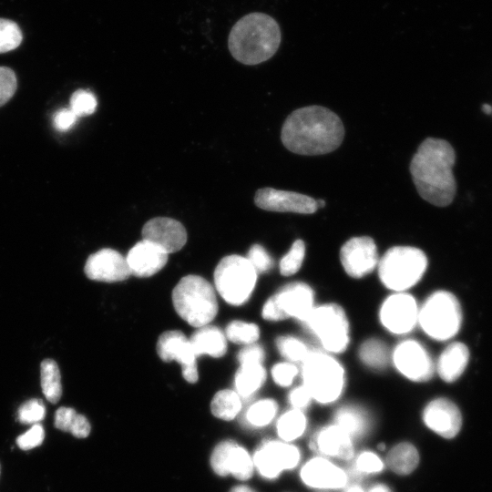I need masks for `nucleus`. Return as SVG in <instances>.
Masks as SVG:
<instances>
[{
	"label": "nucleus",
	"mask_w": 492,
	"mask_h": 492,
	"mask_svg": "<svg viewBox=\"0 0 492 492\" xmlns=\"http://www.w3.org/2000/svg\"><path fill=\"white\" fill-rule=\"evenodd\" d=\"M344 128L341 118L322 106H309L292 111L285 119L282 142L290 151L306 156L323 155L342 143Z\"/></svg>",
	"instance_id": "obj_1"
},
{
	"label": "nucleus",
	"mask_w": 492,
	"mask_h": 492,
	"mask_svg": "<svg viewBox=\"0 0 492 492\" xmlns=\"http://www.w3.org/2000/svg\"><path fill=\"white\" fill-rule=\"evenodd\" d=\"M455 161V150L446 140L427 138L419 145L409 169L422 199L438 207L453 201L456 191Z\"/></svg>",
	"instance_id": "obj_2"
},
{
	"label": "nucleus",
	"mask_w": 492,
	"mask_h": 492,
	"mask_svg": "<svg viewBox=\"0 0 492 492\" xmlns=\"http://www.w3.org/2000/svg\"><path fill=\"white\" fill-rule=\"evenodd\" d=\"M282 34L274 18L261 12L250 13L231 27L228 46L231 56L244 65L270 59L278 50Z\"/></svg>",
	"instance_id": "obj_3"
},
{
	"label": "nucleus",
	"mask_w": 492,
	"mask_h": 492,
	"mask_svg": "<svg viewBox=\"0 0 492 492\" xmlns=\"http://www.w3.org/2000/svg\"><path fill=\"white\" fill-rule=\"evenodd\" d=\"M301 374L302 384L319 404L334 403L343 395L346 374L343 364L333 354L312 349L302 363Z\"/></svg>",
	"instance_id": "obj_4"
},
{
	"label": "nucleus",
	"mask_w": 492,
	"mask_h": 492,
	"mask_svg": "<svg viewBox=\"0 0 492 492\" xmlns=\"http://www.w3.org/2000/svg\"><path fill=\"white\" fill-rule=\"evenodd\" d=\"M427 264V257L422 250L394 246L379 259L378 276L382 284L393 292H407L423 278Z\"/></svg>",
	"instance_id": "obj_5"
},
{
	"label": "nucleus",
	"mask_w": 492,
	"mask_h": 492,
	"mask_svg": "<svg viewBox=\"0 0 492 492\" xmlns=\"http://www.w3.org/2000/svg\"><path fill=\"white\" fill-rule=\"evenodd\" d=\"M172 302L177 313L198 328L209 324L218 313L212 285L199 275L190 274L180 279L173 289Z\"/></svg>",
	"instance_id": "obj_6"
},
{
	"label": "nucleus",
	"mask_w": 492,
	"mask_h": 492,
	"mask_svg": "<svg viewBox=\"0 0 492 492\" xmlns=\"http://www.w3.org/2000/svg\"><path fill=\"white\" fill-rule=\"evenodd\" d=\"M302 323L323 351L334 355L347 349L351 340L350 323L339 304L329 302L315 305Z\"/></svg>",
	"instance_id": "obj_7"
},
{
	"label": "nucleus",
	"mask_w": 492,
	"mask_h": 492,
	"mask_svg": "<svg viewBox=\"0 0 492 492\" xmlns=\"http://www.w3.org/2000/svg\"><path fill=\"white\" fill-rule=\"evenodd\" d=\"M462 323V310L456 297L447 291L431 293L419 306L418 324L424 333L436 341L454 337Z\"/></svg>",
	"instance_id": "obj_8"
},
{
	"label": "nucleus",
	"mask_w": 492,
	"mask_h": 492,
	"mask_svg": "<svg viewBox=\"0 0 492 492\" xmlns=\"http://www.w3.org/2000/svg\"><path fill=\"white\" fill-rule=\"evenodd\" d=\"M257 273L246 257L229 255L220 261L214 271L215 287L228 303L241 305L255 288Z\"/></svg>",
	"instance_id": "obj_9"
},
{
	"label": "nucleus",
	"mask_w": 492,
	"mask_h": 492,
	"mask_svg": "<svg viewBox=\"0 0 492 492\" xmlns=\"http://www.w3.org/2000/svg\"><path fill=\"white\" fill-rule=\"evenodd\" d=\"M315 293L303 282H294L282 287L263 304L261 315L271 322L289 318L303 322L315 307Z\"/></svg>",
	"instance_id": "obj_10"
},
{
	"label": "nucleus",
	"mask_w": 492,
	"mask_h": 492,
	"mask_svg": "<svg viewBox=\"0 0 492 492\" xmlns=\"http://www.w3.org/2000/svg\"><path fill=\"white\" fill-rule=\"evenodd\" d=\"M419 306L407 292H393L379 308L381 325L390 333L405 335L418 324Z\"/></svg>",
	"instance_id": "obj_11"
},
{
	"label": "nucleus",
	"mask_w": 492,
	"mask_h": 492,
	"mask_svg": "<svg viewBox=\"0 0 492 492\" xmlns=\"http://www.w3.org/2000/svg\"><path fill=\"white\" fill-rule=\"evenodd\" d=\"M391 361L396 371L406 379L423 383L432 378L435 364L425 347L416 340L400 342L391 354Z\"/></svg>",
	"instance_id": "obj_12"
},
{
	"label": "nucleus",
	"mask_w": 492,
	"mask_h": 492,
	"mask_svg": "<svg viewBox=\"0 0 492 492\" xmlns=\"http://www.w3.org/2000/svg\"><path fill=\"white\" fill-rule=\"evenodd\" d=\"M379 255L374 241L369 236L353 237L340 250V261L344 272L352 278L361 279L377 268Z\"/></svg>",
	"instance_id": "obj_13"
},
{
	"label": "nucleus",
	"mask_w": 492,
	"mask_h": 492,
	"mask_svg": "<svg viewBox=\"0 0 492 492\" xmlns=\"http://www.w3.org/2000/svg\"><path fill=\"white\" fill-rule=\"evenodd\" d=\"M299 449L288 442L269 440L253 456V463L266 478H275L282 471L294 468L300 461Z\"/></svg>",
	"instance_id": "obj_14"
},
{
	"label": "nucleus",
	"mask_w": 492,
	"mask_h": 492,
	"mask_svg": "<svg viewBox=\"0 0 492 492\" xmlns=\"http://www.w3.org/2000/svg\"><path fill=\"white\" fill-rule=\"evenodd\" d=\"M157 353L164 362L176 360L181 365V373L189 383H196L199 373L196 355L190 340L180 331H166L158 339Z\"/></svg>",
	"instance_id": "obj_15"
},
{
	"label": "nucleus",
	"mask_w": 492,
	"mask_h": 492,
	"mask_svg": "<svg viewBox=\"0 0 492 492\" xmlns=\"http://www.w3.org/2000/svg\"><path fill=\"white\" fill-rule=\"evenodd\" d=\"M213 471L225 477L232 474L240 480H248L253 474L254 463L248 451L236 442L227 440L218 444L210 456Z\"/></svg>",
	"instance_id": "obj_16"
},
{
	"label": "nucleus",
	"mask_w": 492,
	"mask_h": 492,
	"mask_svg": "<svg viewBox=\"0 0 492 492\" xmlns=\"http://www.w3.org/2000/svg\"><path fill=\"white\" fill-rule=\"evenodd\" d=\"M254 203L268 211L301 214L314 213L319 208L317 200L310 196L273 188L259 189L255 193Z\"/></svg>",
	"instance_id": "obj_17"
},
{
	"label": "nucleus",
	"mask_w": 492,
	"mask_h": 492,
	"mask_svg": "<svg viewBox=\"0 0 492 492\" xmlns=\"http://www.w3.org/2000/svg\"><path fill=\"white\" fill-rule=\"evenodd\" d=\"M84 272L90 280L106 282L124 281L131 275L126 258L109 248L101 249L89 255Z\"/></svg>",
	"instance_id": "obj_18"
},
{
	"label": "nucleus",
	"mask_w": 492,
	"mask_h": 492,
	"mask_svg": "<svg viewBox=\"0 0 492 492\" xmlns=\"http://www.w3.org/2000/svg\"><path fill=\"white\" fill-rule=\"evenodd\" d=\"M425 425L444 438H453L460 431L462 416L458 407L446 398L430 401L423 411Z\"/></svg>",
	"instance_id": "obj_19"
},
{
	"label": "nucleus",
	"mask_w": 492,
	"mask_h": 492,
	"mask_svg": "<svg viewBox=\"0 0 492 492\" xmlns=\"http://www.w3.org/2000/svg\"><path fill=\"white\" fill-rule=\"evenodd\" d=\"M142 240L148 241L168 254L179 251L187 241V231L178 220L156 217L148 220L141 231Z\"/></svg>",
	"instance_id": "obj_20"
},
{
	"label": "nucleus",
	"mask_w": 492,
	"mask_h": 492,
	"mask_svg": "<svg viewBox=\"0 0 492 492\" xmlns=\"http://www.w3.org/2000/svg\"><path fill=\"white\" fill-rule=\"evenodd\" d=\"M302 482L319 489H337L347 483L346 473L325 457H313L307 461L300 473Z\"/></svg>",
	"instance_id": "obj_21"
},
{
	"label": "nucleus",
	"mask_w": 492,
	"mask_h": 492,
	"mask_svg": "<svg viewBox=\"0 0 492 492\" xmlns=\"http://www.w3.org/2000/svg\"><path fill=\"white\" fill-rule=\"evenodd\" d=\"M169 254L159 246L142 240L128 251L126 260L131 274L144 278L159 272L168 262Z\"/></svg>",
	"instance_id": "obj_22"
},
{
	"label": "nucleus",
	"mask_w": 492,
	"mask_h": 492,
	"mask_svg": "<svg viewBox=\"0 0 492 492\" xmlns=\"http://www.w3.org/2000/svg\"><path fill=\"white\" fill-rule=\"evenodd\" d=\"M312 445L314 450L326 456L347 460L354 456L353 438L336 425L320 429Z\"/></svg>",
	"instance_id": "obj_23"
},
{
	"label": "nucleus",
	"mask_w": 492,
	"mask_h": 492,
	"mask_svg": "<svg viewBox=\"0 0 492 492\" xmlns=\"http://www.w3.org/2000/svg\"><path fill=\"white\" fill-rule=\"evenodd\" d=\"M469 360V351L460 342L450 343L438 357L436 370L446 383L456 381L464 373Z\"/></svg>",
	"instance_id": "obj_24"
},
{
	"label": "nucleus",
	"mask_w": 492,
	"mask_h": 492,
	"mask_svg": "<svg viewBox=\"0 0 492 492\" xmlns=\"http://www.w3.org/2000/svg\"><path fill=\"white\" fill-rule=\"evenodd\" d=\"M189 340L196 357L208 354L219 358L227 352L226 335L214 325L207 324L200 327Z\"/></svg>",
	"instance_id": "obj_25"
},
{
	"label": "nucleus",
	"mask_w": 492,
	"mask_h": 492,
	"mask_svg": "<svg viewBox=\"0 0 492 492\" xmlns=\"http://www.w3.org/2000/svg\"><path fill=\"white\" fill-rule=\"evenodd\" d=\"M334 425L352 438H356L366 433L369 427V420L365 412L360 407L345 405L336 411Z\"/></svg>",
	"instance_id": "obj_26"
},
{
	"label": "nucleus",
	"mask_w": 492,
	"mask_h": 492,
	"mask_svg": "<svg viewBox=\"0 0 492 492\" xmlns=\"http://www.w3.org/2000/svg\"><path fill=\"white\" fill-rule=\"evenodd\" d=\"M386 462L397 475L412 473L419 463V454L415 446L408 442L399 443L388 453Z\"/></svg>",
	"instance_id": "obj_27"
},
{
	"label": "nucleus",
	"mask_w": 492,
	"mask_h": 492,
	"mask_svg": "<svg viewBox=\"0 0 492 492\" xmlns=\"http://www.w3.org/2000/svg\"><path fill=\"white\" fill-rule=\"evenodd\" d=\"M266 375L262 364L240 365L234 378L236 392L242 397L252 395L262 386Z\"/></svg>",
	"instance_id": "obj_28"
},
{
	"label": "nucleus",
	"mask_w": 492,
	"mask_h": 492,
	"mask_svg": "<svg viewBox=\"0 0 492 492\" xmlns=\"http://www.w3.org/2000/svg\"><path fill=\"white\" fill-rule=\"evenodd\" d=\"M54 425L56 428L68 432L77 438L88 436L91 430V425L86 416L66 406H61L56 411Z\"/></svg>",
	"instance_id": "obj_29"
},
{
	"label": "nucleus",
	"mask_w": 492,
	"mask_h": 492,
	"mask_svg": "<svg viewBox=\"0 0 492 492\" xmlns=\"http://www.w3.org/2000/svg\"><path fill=\"white\" fill-rule=\"evenodd\" d=\"M40 384L46 400L56 404L62 396L61 374L56 362L44 359L40 364Z\"/></svg>",
	"instance_id": "obj_30"
},
{
	"label": "nucleus",
	"mask_w": 492,
	"mask_h": 492,
	"mask_svg": "<svg viewBox=\"0 0 492 492\" xmlns=\"http://www.w3.org/2000/svg\"><path fill=\"white\" fill-rule=\"evenodd\" d=\"M362 363L368 368L382 370L391 360V354L385 343L378 338H369L363 342L358 350Z\"/></svg>",
	"instance_id": "obj_31"
},
{
	"label": "nucleus",
	"mask_w": 492,
	"mask_h": 492,
	"mask_svg": "<svg viewBox=\"0 0 492 492\" xmlns=\"http://www.w3.org/2000/svg\"><path fill=\"white\" fill-rule=\"evenodd\" d=\"M241 408V396L236 391L231 389L217 392L210 403L212 415L226 421L234 419Z\"/></svg>",
	"instance_id": "obj_32"
},
{
	"label": "nucleus",
	"mask_w": 492,
	"mask_h": 492,
	"mask_svg": "<svg viewBox=\"0 0 492 492\" xmlns=\"http://www.w3.org/2000/svg\"><path fill=\"white\" fill-rule=\"evenodd\" d=\"M307 418L302 410L291 409L282 415L277 422L278 436L285 442L299 438L305 431Z\"/></svg>",
	"instance_id": "obj_33"
},
{
	"label": "nucleus",
	"mask_w": 492,
	"mask_h": 492,
	"mask_svg": "<svg viewBox=\"0 0 492 492\" xmlns=\"http://www.w3.org/2000/svg\"><path fill=\"white\" fill-rule=\"evenodd\" d=\"M276 347L285 361L302 364L311 350L306 343L293 335H282L276 338Z\"/></svg>",
	"instance_id": "obj_34"
},
{
	"label": "nucleus",
	"mask_w": 492,
	"mask_h": 492,
	"mask_svg": "<svg viewBox=\"0 0 492 492\" xmlns=\"http://www.w3.org/2000/svg\"><path fill=\"white\" fill-rule=\"evenodd\" d=\"M226 338L237 344H251L260 337V329L256 323L232 321L225 330Z\"/></svg>",
	"instance_id": "obj_35"
},
{
	"label": "nucleus",
	"mask_w": 492,
	"mask_h": 492,
	"mask_svg": "<svg viewBox=\"0 0 492 492\" xmlns=\"http://www.w3.org/2000/svg\"><path fill=\"white\" fill-rule=\"evenodd\" d=\"M278 405L273 399H261L255 402L247 411V420L254 426H264L275 417Z\"/></svg>",
	"instance_id": "obj_36"
},
{
	"label": "nucleus",
	"mask_w": 492,
	"mask_h": 492,
	"mask_svg": "<svg viewBox=\"0 0 492 492\" xmlns=\"http://www.w3.org/2000/svg\"><path fill=\"white\" fill-rule=\"evenodd\" d=\"M305 253L304 241L300 239L294 241L289 251L280 261L279 268L281 274L283 276L295 274L303 263Z\"/></svg>",
	"instance_id": "obj_37"
},
{
	"label": "nucleus",
	"mask_w": 492,
	"mask_h": 492,
	"mask_svg": "<svg viewBox=\"0 0 492 492\" xmlns=\"http://www.w3.org/2000/svg\"><path fill=\"white\" fill-rule=\"evenodd\" d=\"M22 38V31L16 23L0 18V54L15 49Z\"/></svg>",
	"instance_id": "obj_38"
},
{
	"label": "nucleus",
	"mask_w": 492,
	"mask_h": 492,
	"mask_svg": "<svg viewBox=\"0 0 492 492\" xmlns=\"http://www.w3.org/2000/svg\"><path fill=\"white\" fill-rule=\"evenodd\" d=\"M71 110L79 118L93 114L97 108L96 96L89 90H76L69 101Z\"/></svg>",
	"instance_id": "obj_39"
},
{
	"label": "nucleus",
	"mask_w": 492,
	"mask_h": 492,
	"mask_svg": "<svg viewBox=\"0 0 492 492\" xmlns=\"http://www.w3.org/2000/svg\"><path fill=\"white\" fill-rule=\"evenodd\" d=\"M45 415L46 407L43 401L38 398L26 400L17 410V420L24 425L37 424Z\"/></svg>",
	"instance_id": "obj_40"
},
{
	"label": "nucleus",
	"mask_w": 492,
	"mask_h": 492,
	"mask_svg": "<svg viewBox=\"0 0 492 492\" xmlns=\"http://www.w3.org/2000/svg\"><path fill=\"white\" fill-rule=\"evenodd\" d=\"M299 373L297 365L287 361L275 364L271 370L274 383L282 387L292 385Z\"/></svg>",
	"instance_id": "obj_41"
},
{
	"label": "nucleus",
	"mask_w": 492,
	"mask_h": 492,
	"mask_svg": "<svg viewBox=\"0 0 492 492\" xmlns=\"http://www.w3.org/2000/svg\"><path fill=\"white\" fill-rule=\"evenodd\" d=\"M384 468V462L374 452H362L355 459L354 470L356 474H375Z\"/></svg>",
	"instance_id": "obj_42"
},
{
	"label": "nucleus",
	"mask_w": 492,
	"mask_h": 492,
	"mask_svg": "<svg viewBox=\"0 0 492 492\" xmlns=\"http://www.w3.org/2000/svg\"><path fill=\"white\" fill-rule=\"evenodd\" d=\"M17 81L15 72L6 67H0V107L15 94Z\"/></svg>",
	"instance_id": "obj_43"
},
{
	"label": "nucleus",
	"mask_w": 492,
	"mask_h": 492,
	"mask_svg": "<svg viewBox=\"0 0 492 492\" xmlns=\"http://www.w3.org/2000/svg\"><path fill=\"white\" fill-rule=\"evenodd\" d=\"M257 272H265L269 271L273 264L272 258L268 251L260 244H253L246 257Z\"/></svg>",
	"instance_id": "obj_44"
},
{
	"label": "nucleus",
	"mask_w": 492,
	"mask_h": 492,
	"mask_svg": "<svg viewBox=\"0 0 492 492\" xmlns=\"http://www.w3.org/2000/svg\"><path fill=\"white\" fill-rule=\"evenodd\" d=\"M45 438V431L40 424H35L26 433L16 437V445L22 450H30L39 446Z\"/></svg>",
	"instance_id": "obj_45"
},
{
	"label": "nucleus",
	"mask_w": 492,
	"mask_h": 492,
	"mask_svg": "<svg viewBox=\"0 0 492 492\" xmlns=\"http://www.w3.org/2000/svg\"><path fill=\"white\" fill-rule=\"evenodd\" d=\"M240 365L262 364L265 359L263 347L257 343L245 345L237 355Z\"/></svg>",
	"instance_id": "obj_46"
},
{
	"label": "nucleus",
	"mask_w": 492,
	"mask_h": 492,
	"mask_svg": "<svg viewBox=\"0 0 492 492\" xmlns=\"http://www.w3.org/2000/svg\"><path fill=\"white\" fill-rule=\"evenodd\" d=\"M77 118L70 108H63L53 116V126L56 130L65 132L74 127Z\"/></svg>",
	"instance_id": "obj_47"
},
{
	"label": "nucleus",
	"mask_w": 492,
	"mask_h": 492,
	"mask_svg": "<svg viewBox=\"0 0 492 492\" xmlns=\"http://www.w3.org/2000/svg\"><path fill=\"white\" fill-rule=\"evenodd\" d=\"M288 399L292 408L299 410L307 408L313 400L311 393L302 384L292 389Z\"/></svg>",
	"instance_id": "obj_48"
},
{
	"label": "nucleus",
	"mask_w": 492,
	"mask_h": 492,
	"mask_svg": "<svg viewBox=\"0 0 492 492\" xmlns=\"http://www.w3.org/2000/svg\"><path fill=\"white\" fill-rule=\"evenodd\" d=\"M368 492H391L387 486L377 484L372 487Z\"/></svg>",
	"instance_id": "obj_49"
},
{
	"label": "nucleus",
	"mask_w": 492,
	"mask_h": 492,
	"mask_svg": "<svg viewBox=\"0 0 492 492\" xmlns=\"http://www.w3.org/2000/svg\"><path fill=\"white\" fill-rule=\"evenodd\" d=\"M230 492H255L252 488L250 487L244 486V485H239L236 487H233Z\"/></svg>",
	"instance_id": "obj_50"
},
{
	"label": "nucleus",
	"mask_w": 492,
	"mask_h": 492,
	"mask_svg": "<svg viewBox=\"0 0 492 492\" xmlns=\"http://www.w3.org/2000/svg\"><path fill=\"white\" fill-rule=\"evenodd\" d=\"M346 492H364V490L359 486L354 485V486H351L350 487H348Z\"/></svg>",
	"instance_id": "obj_51"
},
{
	"label": "nucleus",
	"mask_w": 492,
	"mask_h": 492,
	"mask_svg": "<svg viewBox=\"0 0 492 492\" xmlns=\"http://www.w3.org/2000/svg\"><path fill=\"white\" fill-rule=\"evenodd\" d=\"M482 110L486 113V114H490L492 112V107L488 104H484L482 106Z\"/></svg>",
	"instance_id": "obj_52"
},
{
	"label": "nucleus",
	"mask_w": 492,
	"mask_h": 492,
	"mask_svg": "<svg viewBox=\"0 0 492 492\" xmlns=\"http://www.w3.org/2000/svg\"><path fill=\"white\" fill-rule=\"evenodd\" d=\"M317 204H318L319 208L320 207L322 208V207H323L325 205V202H324L323 200H317Z\"/></svg>",
	"instance_id": "obj_53"
},
{
	"label": "nucleus",
	"mask_w": 492,
	"mask_h": 492,
	"mask_svg": "<svg viewBox=\"0 0 492 492\" xmlns=\"http://www.w3.org/2000/svg\"><path fill=\"white\" fill-rule=\"evenodd\" d=\"M0 475H1V465H0Z\"/></svg>",
	"instance_id": "obj_54"
}]
</instances>
